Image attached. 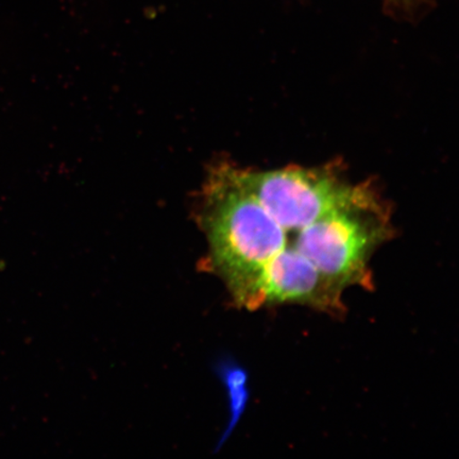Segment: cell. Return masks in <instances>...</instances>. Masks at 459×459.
<instances>
[{"mask_svg": "<svg viewBox=\"0 0 459 459\" xmlns=\"http://www.w3.org/2000/svg\"><path fill=\"white\" fill-rule=\"evenodd\" d=\"M384 2L393 10L411 13L422 3V0H384Z\"/></svg>", "mask_w": 459, "mask_h": 459, "instance_id": "cell-1", "label": "cell"}]
</instances>
